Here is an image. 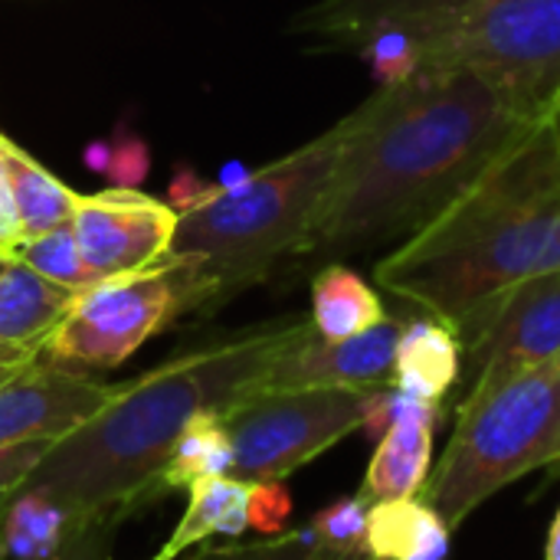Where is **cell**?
Wrapping results in <instances>:
<instances>
[{
    "mask_svg": "<svg viewBox=\"0 0 560 560\" xmlns=\"http://www.w3.org/2000/svg\"><path fill=\"white\" fill-rule=\"evenodd\" d=\"M246 518L259 538H276V535L289 532V518H292L289 489L282 482H249Z\"/></svg>",
    "mask_w": 560,
    "mask_h": 560,
    "instance_id": "d4e9b609",
    "label": "cell"
},
{
    "mask_svg": "<svg viewBox=\"0 0 560 560\" xmlns=\"http://www.w3.org/2000/svg\"><path fill=\"white\" fill-rule=\"evenodd\" d=\"M338 551L318 545L312 528L299 532H282L276 538H259V541H233L226 548H210L200 551L190 560H335Z\"/></svg>",
    "mask_w": 560,
    "mask_h": 560,
    "instance_id": "603a6c76",
    "label": "cell"
},
{
    "mask_svg": "<svg viewBox=\"0 0 560 560\" xmlns=\"http://www.w3.org/2000/svg\"><path fill=\"white\" fill-rule=\"evenodd\" d=\"M187 492H190V502H187L184 518L171 532L167 545L151 560H177L187 548L217 535L233 538V541L246 535L249 482H240L233 476H213V479H197Z\"/></svg>",
    "mask_w": 560,
    "mask_h": 560,
    "instance_id": "d6986e66",
    "label": "cell"
},
{
    "mask_svg": "<svg viewBox=\"0 0 560 560\" xmlns=\"http://www.w3.org/2000/svg\"><path fill=\"white\" fill-rule=\"evenodd\" d=\"M75 299L79 292L10 259L0 272V361L39 358L46 338L69 315Z\"/></svg>",
    "mask_w": 560,
    "mask_h": 560,
    "instance_id": "4fadbf2b",
    "label": "cell"
},
{
    "mask_svg": "<svg viewBox=\"0 0 560 560\" xmlns=\"http://www.w3.org/2000/svg\"><path fill=\"white\" fill-rule=\"evenodd\" d=\"M545 560H560V509L555 515V525L548 532V551H545Z\"/></svg>",
    "mask_w": 560,
    "mask_h": 560,
    "instance_id": "f1b7e54d",
    "label": "cell"
},
{
    "mask_svg": "<svg viewBox=\"0 0 560 560\" xmlns=\"http://www.w3.org/2000/svg\"><path fill=\"white\" fill-rule=\"evenodd\" d=\"M174 226L177 207L144 197L131 187L79 197L72 213V233L82 262L98 285L154 269L171 249Z\"/></svg>",
    "mask_w": 560,
    "mask_h": 560,
    "instance_id": "30bf717a",
    "label": "cell"
},
{
    "mask_svg": "<svg viewBox=\"0 0 560 560\" xmlns=\"http://www.w3.org/2000/svg\"><path fill=\"white\" fill-rule=\"evenodd\" d=\"M440 420H443V404H427L400 417L381 433L361 486V495L371 505L390 499H413L423 492L433 469V440Z\"/></svg>",
    "mask_w": 560,
    "mask_h": 560,
    "instance_id": "5bb4252c",
    "label": "cell"
},
{
    "mask_svg": "<svg viewBox=\"0 0 560 560\" xmlns=\"http://www.w3.org/2000/svg\"><path fill=\"white\" fill-rule=\"evenodd\" d=\"M184 315H194L190 285L174 262L161 259L148 272L82 292L46 338L39 358L69 371H108Z\"/></svg>",
    "mask_w": 560,
    "mask_h": 560,
    "instance_id": "52a82bcc",
    "label": "cell"
},
{
    "mask_svg": "<svg viewBox=\"0 0 560 560\" xmlns=\"http://www.w3.org/2000/svg\"><path fill=\"white\" fill-rule=\"evenodd\" d=\"M3 138V135H0ZM23 243L20 233V217H16V200H13V184H10V171H7V158L0 148V253L13 256V249Z\"/></svg>",
    "mask_w": 560,
    "mask_h": 560,
    "instance_id": "83f0119b",
    "label": "cell"
},
{
    "mask_svg": "<svg viewBox=\"0 0 560 560\" xmlns=\"http://www.w3.org/2000/svg\"><path fill=\"white\" fill-rule=\"evenodd\" d=\"M368 512H371V502L358 492V495H348V499H338V502L325 505L312 518L308 528L318 538V545H325V548H331L338 555H348V551L364 548Z\"/></svg>",
    "mask_w": 560,
    "mask_h": 560,
    "instance_id": "cb8c5ba5",
    "label": "cell"
},
{
    "mask_svg": "<svg viewBox=\"0 0 560 560\" xmlns=\"http://www.w3.org/2000/svg\"><path fill=\"white\" fill-rule=\"evenodd\" d=\"M0 560H3V558H0Z\"/></svg>",
    "mask_w": 560,
    "mask_h": 560,
    "instance_id": "836d02e7",
    "label": "cell"
},
{
    "mask_svg": "<svg viewBox=\"0 0 560 560\" xmlns=\"http://www.w3.org/2000/svg\"><path fill=\"white\" fill-rule=\"evenodd\" d=\"M364 548L374 560H446L453 528L420 495L374 502L368 512Z\"/></svg>",
    "mask_w": 560,
    "mask_h": 560,
    "instance_id": "e0dca14e",
    "label": "cell"
},
{
    "mask_svg": "<svg viewBox=\"0 0 560 560\" xmlns=\"http://www.w3.org/2000/svg\"><path fill=\"white\" fill-rule=\"evenodd\" d=\"M335 560H374L368 548H358V551H348V555H338Z\"/></svg>",
    "mask_w": 560,
    "mask_h": 560,
    "instance_id": "4dcf8cb0",
    "label": "cell"
},
{
    "mask_svg": "<svg viewBox=\"0 0 560 560\" xmlns=\"http://www.w3.org/2000/svg\"><path fill=\"white\" fill-rule=\"evenodd\" d=\"M233 466V440L220 413L197 417L174 450L167 453V463L158 476V495L174 489H190L197 479L230 476Z\"/></svg>",
    "mask_w": 560,
    "mask_h": 560,
    "instance_id": "44dd1931",
    "label": "cell"
},
{
    "mask_svg": "<svg viewBox=\"0 0 560 560\" xmlns=\"http://www.w3.org/2000/svg\"><path fill=\"white\" fill-rule=\"evenodd\" d=\"M348 118V138L295 253L338 262L407 240L433 220L538 112L515 105L466 69H420L384 82Z\"/></svg>",
    "mask_w": 560,
    "mask_h": 560,
    "instance_id": "6da1fadb",
    "label": "cell"
},
{
    "mask_svg": "<svg viewBox=\"0 0 560 560\" xmlns=\"http://www.w3.org/2000/svg\"><path fill=\"white\" fill-rule=\"evenodd\" d=\"M417 66L466 69L541 115L560 82V0H479L420 46Z\"/></svg>",
    "mask_w": 560,
    "mask_h": 560,
    "instance_id": "8992f818",
    "label": "cell"
},
{
    "mask_svg": "<svg viewBox=\"0 0 560 560\" xmlns=\"http://www.w3.org/2000/svg\"><path fill=\"white\" fill-rule=\"evenodd\" d=\"M312 328L325 341H345L387 322L381 295L348 266L328 262L312 276Z\"/></svg>",
    "mask_w": 560,
    "mask_h": 560,
    "instance_id": "ac0fdd59",
    "label": "cell"
},
{
    "mask_svg": "<svg viewBox=\"0 0 560 560\" xmlns=\"http://www.w3.org/2000/svg\"><path fill=\"white\" fill-rule=\"evenodd\" d=\"M118 390L121 384H102L36 358L0 384V450L33 440L59 443L102 413Z\"/></svg>",
    "mask_w": 560,
    "mask_h": 560,
    "instance_id": "8fae6325",
    "label": "cell"
},
{
    "mask_svg": "<svg viewBox=\"0 0 560 560\" xmlns=\"http://www.w3.org/2000/svg\"><path fill=\"white\" fill-rule=\"evenodd\" d=\"M560 269V112L528 121L374 279L459 331L502 292Z\"/></svg>",
    "mask_w": 560,
    "mask_h": 560,
    "instance_id": "7a4b0ae2",
    "label": "cell"
},
{
    "mask_svg": "<svg viewBox=\"0 0 560 560\" xmlns=\"http://www.w3.org/2000/svg\"><path fill=\"white\" fill-rule=\"evenodd\" d=\"M459 377H463L459 335L433 315L404 322L394 351L390 387H400L430 404H443L459 387Z\"/></svg>",
    "mask_w": 560,
    "mask_h": 560,
    "instance_id": "9a60e30c",
    "label": "cell"
},
{
    "mask_svg": "<svg viewBox=\"0 0 560 560\" xmlns=\"http://www.w3.org/2000/svg\"><path fill=\"white\" fill-rule=\"evenodd\" d=\"M308 328L312 318L266 322L121 384L102 413L52 443L20 489L59 499L82 522L121 525L158 499V476L180 433L197 417H223L246 400L266 368Z\"/></svg>",
    "mask_w": 560,
    "mask_h": 560,
    "instance_id": "3957f363",
    "label": "cell"
},
{
    "mask_svg": "<svg viewBox=\"0 0 560 560\" xmlns=\"http://www.w3.org/2000/svg\"><path fill=\"white\" fill-rule=\"evenodd\" d=\"M33 361H36V358H33ZM26 364H30V361H0V384H3V381H10L13 374H20Z\"/></svg>",
    "mask_w": 560,
    "mask_h": 560,
    "instance_id": "f546056e",
    "label": "cell"
},
{
    "mask_svg": "<svg viewBox=\"0 0 560 560\" xmlns=\"http://www.w3.org/2000/svg\"><path fill=\"white\" fill-rule=\"evenodd\" d=\"M456 335L463 341L459 404L560 358V269L502 292Z\"/></svg>",
    "mask_w": 560,
    "mask_h": 560,
    "instance_id": "9c48e42d",
    "label": "cell"
},
{
    "mask_svg": "<svg viewBox=\"0 0 560 560\" xmlns=\"http://www.w3.org/2000/svg\"><path fill=\"white\" fill-rule=\"evenodd\" d=\"M92 522L72 515L59 499L20 489L0 509V558L56 560Z\"/></svg>",
    "mask_w": 560,
    "mask_h": 560,
    "instance_id": "2e32d148",
    "label": "cell"
},
{
    "mask_svg": "<svg viewBox=\"0 0 560 560\" xmlns=\"http://www.w3.org/2000/svg\"><path fill=\"white\" fill-rule=\"evenodd\" d=\"M7 262H10V256H3V253H0V272L7 269Z\"/></svg>",
    "mask_w": 560,
    "mask_h": 560,
    "instance_id": "d6a6232c",
    "label": "cell"
},
{
    "mask_svg": "<svg viewBox=\"0 0 560 560\" xmlns=\"http://www.w3.org/2000/svg\"><path fill=\"white\" fill-rule=\"evenodd\" d=\"M348 118L230 187L203 190L177 207L167 262L194 295V315L213 312L295 259L335 177Z\"/></svg>",
    "mask_w": 560,
    "mask_h": 560,
    "instance_id": "277c9868",
    "label": "cell"
},
{
    "mask_svg": "<svg viewBox=\"0 0 560 560\" xmlns=\"http://www.w3.org/2000/svg\"><path fill=\"white\" fill-rule=\"evenodd\" d=\"M0 148L7 158L23 240L43 236L52 226L69 223L75 207H79V194H72L59 177H52L33 154L16 148L7 135L0 138Z\"/></svg>",
    "mask_w": 560,
    "mask_h": 560,
    "instance_id": "ffe728a7",
    "label": "cell"
},
{
    "mask_svg": "<svg viewBox=\"0 0 560 560\" xmlns=\"http://www.w3.org/2000/svg\"><path fill=\"white\" fill-rule=\"evenodd\" d=\"M368 390H276L240 400L223 413L233 440L230 476L282 482L345 436L361 430Z\"/></svg>",
    "mask_w": 560,
    "mask_h": 560,
    "instance_id": "ba28073f",
    "label": "cell"
},
{
    "mask_svg": "<svg viewBox=\"0 0 560 560\" xmlns=\"http://www.w3.org/2000/svg\"><path fill=\"white\" fill-rule=\"evenodd\" d=\"M560 466V358L456 404V430L420 492L459 528L505 486Z\"/></svg>",
    "mask_w": 560,
    "mask_h": 560,
    "instance_id": "5b68a950",
    "label": "cell"
},
{
    "mask_svg": "<svg viewBox=\"0 0 560 560\" xmlns=\"http://www.w3.org/2000/svg\"><path fill=\"white\" fill-rule=\"evenodd\" d=\"M545 112H560V82L555 85V92H551V98H548V108Z\"/></svg>",
    "mask_w": 560,
    "mask_h": 560,
    "instance_id": "1f68e13d",
    "label": "cell"
},
{
    "mask_svg": "<svg viewBox=\"0 0 560 560\" xmlns=\"http://www.w3.org/2000/svg\"><path fill=\"white\" fill-rule=\"evenodd\" d=\"M52 450V440H33L0 450V509L10 502V495L20 492L26 476L39 466V459Z\"/></svg>",
    "mask_w": 560,
    "mask_h": 560,
    "instance_id": "484cf974",
    "label": "cell"
},
{
    "mask_svg": "<svg viewBox=\"0 0 560 560\" xmlns=\"http://www.w3.org/2000/svg\"><path fill=\"white\" fill-rule=\"evenodd\" d=\"M404 322L387 318L377 328L345 338V341H325L308 328L292 348H285L266 374L256 381V394H276V390H381L390 384L394 374V351L400 338Z\"/></svg>",
    "mask_w": 560,
    "mask_h": 560,
    "instance_id": "7c38bea8",
    "label": "cell"
},
{
    "mask_svg": "<svg viewBox=\"0 0 560 560\" xmlns=\"http://www.w3.org/2000/svg\"><path fill=\"white\" fill-rule=\"evenodd\" d=\"M118 522H92L56 560H108Z\"/></svg>",
    "mask_w": 560,
    "mask_h": 560,
    "instance_id": "4316f807",
    "label": "cell"
},
{
    "mask_svg": "<svg viewBox=\"0 0 560 560\" xmlns=\"http://www.w3.org/2000/svg\"><path fill=\"white\" fill-rule=\"evenodd\" d=\"M10 259L30 266V269L39 272L43 279H49V282H56V285H62V289H72V292H79V295L98 285V282L92 279L89 266L82 262V253H79V243H75V233H72V220L52 226V230L43 233V236L23 240V243L13 249Z\"/></svg>",
    "mask_w": 560,
    "mask_h": 560,
    "instance_id": "7402d4cb",
    "label": "cell"
}]
</instances>
